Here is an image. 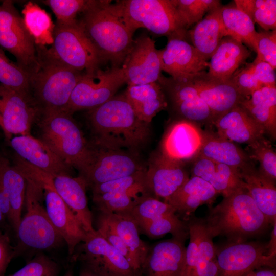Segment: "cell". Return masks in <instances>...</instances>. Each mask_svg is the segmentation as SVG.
<instances>
[{
	"instance_id": "1",
	"label": "cell",
	"mask_w": 276,
	"mask_h": 276,
	"mask_svg": "<svg viewBox=\"0 0 276 276\" xmlns=\"http://www.w3.org/2000/svg\"><path fill=\"white\" fill-rule=\"evenodd\" d=\"M88 117L98 145L137 153L150 139V124L137 117L124 94L88 110Z\"/></svg>"
},
{
	"instance_id": "2",
	"label": "cell",
	"mask_w": 276,
	"mask_h": 276,
	"mask_svg": "<svg viewBox=\"0 0 276 276\" xmlns=\"http://www.w3.org/2000/svg\"><path fill=\"white\" fill-rule=\"evenodd\" d=\"M209 208L203 220L213 238L221 236L227 242L247 241L265 233L271 225L246 188L224 197L217 205Z\"/></svg>"
},
{
	"instance_id": "3",
	"label": "cell",
	"mask_w": 276,
	"mask_h": 276,
	"mask_svg": "<svg viewBox=\"0 0 276 276\" xmlns=\"http://www.w3.org/2000/svg\"><path fill=\"white\" fill-rule=\"evenodd\" d=\"M77 18L105 62L121 67L134 40L133 33L118 14L110 1L91 0Z\"/></svg>"
},
{
	"instance_id": "4",
	"label": "cell",
	"mask_w": 276,
	"mask_h": 276,
	"mask_svg": "<svg viewBox=\"0 0 276 276\" xmlns=\"http://www.w3.org/2000/svg\"><path fill=\"white\" fill-rule=\"evenodd\" d=\"M36 49L38 65L31 74L30 95L41 116L66 112L72 93L84 72L63 64L44 46L36 45Z\"/></svg>"
},
{
	"instance_id": "5",
	"label": "cell",
	"mask_w": 276,
	"mask_h": 276,
	"mask_svg": "<svg viewBox=\"0 0 276 276\" xmlns=\"http://www.w3.org/2000/svg\"><path fill=\"white\" fill-rule=\"evenodd\" d=\"M26 211L18 225L15 257L26 250L43 251L59 247L64 242L51 223L42 204L43 190L39 183L26 177Z\"/></svg>"
},
{
	"instance_id": "6",
	"label": "cell",
	"mask_w": 276,
	"mask_h": 276,
	"mask_svg": "<svg viewBox=\"0 0 276 276\" xmlns=\"http://www.w3.org/2000/svg\"><path fill=\"white\" fill-rule=\"evenodd\" d=\"M40 140L67 165L82 176L93 159V147L85 140L72 117L66 112L42 115Z\"/></svg>"
},
{
	"instance_id": "7",
	"label": "cell",
	"mask_w": 276,
	"mask_h": 276,
	"mask_svg": "<svg viewBox=\"0 0 276 276\" xmlns=\"http://www.w3.org/2000/svg\"><path fill=\"white\" fill-rule=\"evenodd\" d=\"M112 5L133 33L143 28L168 38H186L188 35V29L173 0H122Z\"/></svg>"
},
{
	"instance_id": "8",
	"label": "cell",
	"mask_w": 276,
	"mask_h": 276,
	"mask_svg": "<svg viewBox=\"0 0 276 276\" xmlns=\"http://www.w3.org/2000/svg\"><path fill=\"white\" fill-rule=\"evenodd\" d=\"M16 166L25 176L34 180L42 187L47 215L66 244L68 254L71 256L77 246L85 240L88 234L56 191L52 175L19 157L16 159Z\"/></svg>"
},
{
	"instance_id": "9",
	"label": "cell",
	"mask_w": 276,
	"mask_h": 276,
	"mask_svg": "<svg viewBox=\"0 0 276 276\" xmlns=\"http://www.w3.org/2000/svg\"><path fill=\"white\" fill-rule=\"evenodd\" d=\"M53 39L49 53L70 68L89 73L105 62L77 19L68 23L56 21Z\"/></svg>"
},
{
	"instance_id": "10",
	"label": "cell",
	"mask_w": 276,
	"mask_h": 276,
	"mask_svg": "<svg viewBox=\"0 0 276 276\" xmlns=\"http://www.w3.org/2000/svg\"><path fill=\"white\" fill-rule=\"evenodd\" d=\"M126 83L122 66H112L92 73H84L75 87L66 112L73 114L82 110H91L107 102Z\"/></svg>"
},
{
	"instance_id": "11",
	"label": "cell",
	"mask_w": 276,
	"mask_h": 276,
	"mask_svg": "<svg viewBox=\"0 0 276 276\" xmlns=\"http://www.w3.org/2000/svg\"><path fill=\"white\" fill-rule=\"evenodd\" d=\"M0 47L14 56L30 75L38 65L36 45L12 1L0 4Z\"/></svg>"
},
{
	"instance_id": "12",
	"label": "cell",
	"mask_w": 276,
	"mask_h": 276,
	"mask_svg": "<svg viewBox=\"0 0 276 276\" xmlns=\"http://www.w3.org/2000/svg\"><path fill=\"white\" fill-rule=\"evenodd\" d=\"M219 276H244L262 267L275 268L276 257L268 255L267 243L227 242L216 248Z\"/></svg>"
},
{
	"instance_id": "13",
	"label": "cell",
	"mask_w": 276,
	"mask_h": 276,
	"mask_svg": "<svg viewBox=\"0 0 276 276\" xmlns=\"http://www.w3.org/2000/svg\"><path fill=\"white\" fill-rule=\"evenodd\" d=\"M90 164L81 176L87 186L110 181L146 170L136 152L94 144Z\"/></svg>"
},
{
	"instance_id": "14",
	"label": "cell",
	"mask_w": 276,
	"mask_h": 276,
	"mask_svg": "<svg viewBox=\"0 0 276 276\" xmlns=\"http://www.w3.org/2000/svg\"><path fill=\"white\" fill-rule=\"evenodd\" d=\"M165 95L168 106L180 118L200 126H213L212 112L189 78L174 79L162 75L157 82Z\"/></svg>"
},
{
	"instance_id": "15",
	"label": "cell",
	"mask_w": 276,
	"mask_h": 276,
	"mask_svg": "<svg viewBox=\"0 0 276 276\" xmlns=\"http://www.w3.org/2000/svg\"><path fill=\"white\" fill-rule=\"evenodd\" d=\"M39 116L30 95L0 84V127L8 140L13 135L31 134L32 126Z\"/></svg>"
},
{
	"instance_id": "16",
	"label": "cell",
	"mask_w": 276,
	"mask_h": 276,
	"mask_svg": "<svg viewBox=\"0 0 276 276\" xmlns=\"http://www.w3.org/2000/svg\"><path fill=\"white\" fill-rule=\"evenodd\" d=\"M71 259L95 266L108 276H136L127 259L96 231L88 234L76 248Z\"/></svg>"
},
{
	"instance_id": "17",
	"label": "cell",
	"mask_w": 276,
	"mask_h": 276,
	"mask_svg": "<svg viewBox=\"0 0 276 276\" xmlns=\"http://www.w3.org/2000/svg\"><path fill=\"white\" fill-rule=\"evenodd\" d=\"M122 67L128 85L157 82L162 74L160 50L155 41L146 35L134 40Z\"/></svg>"
},
{
	"instance_id": "18",
	"label": "cell",
	"mask_w": 276,
	"mask_h": 276,
	"mask_svg": "<svg viewBox=\"0 0 276 276\" xmlns=\"http://www.w3.org/2000/svg\"><path fill=\"white\" fill-rule=\"evenodd\" d=\"M183 164L161 152L153 154L145 174V185L151 196L167 202L190 177Z\"/></svg>"
},
{
	"instance_id": "19",
	"label": "cell",
	"mask_w": 276,
	"mask_h": 276,
	"mask_svg": "<svg viewBox=\"0 0 276 276\" xmlns=\"http://www.w3.org/2000/svg\"><path fill=\"white\" fill-rule=\"evenodd\" d=\"M187 78L192 82L199 96L210 108L214 122L239 105L246 98L231 78L228 79L216 78L203 71Z\"/></svg>"
},
{
	"instance_id": "20",
	"label": "cell",
	"mask_w": 276,
	"mask_h": 276,
	"mask_svg": "<svg viewBox=\"0 0 276 276\" xmlns=\"http://www.w3.org/2000/svg\"><path fill=\"white\" fill-rule=\"evenodd\" d=\"M185 242L172 237L149 246L136 276H180L185 260Z\"/></svg>"
},
{
	"instance_id": "21",
	"label": "cell",
	"mask_w": 276,
	"mask_h": 276,
	"mask_svg": "<svg viewBox=\"0 0 276 276\" xmlns=\"http://www.w3.org/2000/svg\"><path fill=\"white\" fill-rule=\"evenodd\" d=\"M203 140V131L190 121L179 119L169 127L163 139L161 152L184 164L197 157Z\"/></svg>"
},
{
	"instance_id": "22",
	"label": "cell",
	"mask_w": 276,
	"mask_h": 276,
	"mask_svg": "<svg viewBox=\"0 0 276 276\" xmlns=\"http://www.w3.org/2000/svg\"><path fill=\"white\" fill-rule=\"evenodd\" d=\"M160 56L162 71L174 79H186L208 67V61L185 38H168Z\"/></svg>"
},
{
	"instance_id": "23",
	"label": "cell",
	"mask_w": 276,
	"mask_h": 276,
	"mask_svg": "<svg viewBox=\"0 0 276 276\" xmlns=\"http://www.w3.org/2000/svg\"><path fill=\"white\" fill-rule=\"evenodd\" d=\"M10 145L18 157L53 176L72 175V168L67 165L40 139L31 134L11 137Z\"/></svg>"
},
{
	"instance_id": "24",
	"label": "cell",
	"mask_w": 276,
	"mask_h": 276,
	"mask_svg": "<svg viewBox=\"0 0 276 276\" xmlns=\"http://www.w3.org/2000/svg\"><path fill=\"white\" fill-rule=\"evenodd\" d=\"M218 195L206 181L198 177L190 176L166 203L175 209L181 219L187 221L200 206H212Z\"/></svg>"
},
{
	"instance_id": "25",
	"label": "cell",
	"mask_w": 276,
	"mask_h": 276,
	"mask_svg": "<svg viewBox=\"0 0 276 276\" xmlns=\"http://www.w3.org/2000/svg\"><path fill=\"white\" fill-rule=\"evenodd\" d=\"M56 191L72 211L87 234H95L91 212L88 205L86 183L81 176H52Z\"/></svg>"
},
{
	"instance_id": "26",
	"label": "cell",
	"mask_w": 276,
	"mask_h": 276,
	"mask_svg": "<svg viewBox=\"0 0 276 276\" xmlns=\"http://www.w3.org/2000/svg\"><path fill=\"white\" fill-rule=\"evenodd\" d=\"M213 126L220 137L247 145L254 143L265 133L263 128L240 105L217 119Z\"/></svg>"
},
{
	"instance_id": "27",
	"label": "cell",
	"mask_w": 276,
	"mask_h": 276,
	"mask_svg": "<svg viewBox=\"0 0 276 276\" xmlns=\"http://www.w3.org/2000/svg\"><path fill=\"white\" fill-rule=\"evenodd\" d=\"M192 162L191 176H197L206 181L223 197L240 189L246 188L239 171L234 168L200 155Z\"/></svg>"
},
{
	"instance_id": "28",
	"label": "cell",
	"mask_w": 276,
	"mask_h": 276,
	"mask_svg": "<svg viewBox=\"0 0 276 276\" xmlns=\"http://www.w3.org/2000/svg\"><path fill=\"white\" fill-rule=\"evenodd\" d=\"M250 55L251 51L242 42L230 36H225L209 59L208 73L216 78L228 79Z\"/></svg>"
},
{
	"instance_id": "29",
	"label": "cell",
	"mask_w": 276,
	"mask_h": 276,
	"mask_svg": "<svg viewBox=\"0 0 276 276\" xmlns=\"http://www.w3.org/2000/svg\"><path fill=\"white\" fill-rule=\"evenodd\" d=\"M239 171L249 195L273 226L276 224L275 182L261 174L254 162Z\"/></svg>"
},
{
	"instance_id": "30",
	"label": "cell",
	"mask_w": 276,
	"mask_h": 276,
	"mask_svg": "<svg viewBox=\"0 0 276 276\" xmlns=\"http://www.w3.org/2000/svg\"><path fill=\"white\" fill-rule=\"evenodd\" d=\"M220 6L208 12L188 31L193 46L208 61L221 40L228 36L221 15Z\"/></svg>"
},
{
	"instance_id": "31",
	"label": "cell",
	"mask_w": 276,
	"mask_h": 276,
	"mask_svg": "<svg viewBox=\"0 0 276 276\" xmlns=\"http://www.w3.org/2000/svg\"><path fill=\"white\" fill-rule=\"evenodd\" d=\"M199 155L238 171L254 162L245 151L235 143L210 130L203 131V140Z\"/></svg>"
},
{
	"instance_id": "32",
	"label": "cell",
	"mask_w": 276,
	"mask_h": 276,
	"mask_svg": "<svg viewBox=\"0 0 276 276\" xmlns=\"http://www.w3.org/2000/svg\"><path fill=\"white\" fill-rule=\"evenodd\" d=\"M241 106L273 140L276 137V86H263L245 98Z\"/></svg>"
},
{
	"instance_id": "33",
	"label": "cell",
	"mask_w": 276,
	"mask_h": 276,
	"mask_svg": "<svg viewBox=\"0 0 276 276\" xmlns=\"http://www.w3.org/2000/svg\"><path fill=\"white\" fill-rule=\"evenodd\" d=\"M124 94L137 117L147 123L168 107L165 95L158 82L128 85Z\"/></svg>"
},
{
	"instance_id": "34",
	"label": "cell",
	"mask_w": 276,
	"mask_h": 276,
	"mask_svg": "<svg viewBox=\"0 0 276 276\" xmlns=\"http://www.w3.org/2000/svg\"><path fill=\"white\" fill-rule=\"evenodd\" d=\"M0 182L10 201L12 210L11 227L16 234L22 217L27 180L16 166H11L5 159L0 157Z\"/></svg>"
},
{
	"instance_id": "35",
	"label": "cell",
	"mask_w": 276,
	"mask_h": 276,
	"mask_svg": "<svg viewBox=\"0 0 276 276\" xmlns=\"http://www.w3.org/2000/svg\"><path fill=\"white\" fill-rule=\"evenodd\" d=\"M100 214L113 226L128 248L134 261L137 273L149 246L140 238L136 223L125 213L100 212Z\"/></svg>"
},
{
	"instance_id": "36",
	"label": "cell",
	"mask_w": 276,
	"mask_h": 276,
	"mask_svg": "<svg viewBox=\"0 0 276 276\" xmlns=\"http://www.w3.org/2000/svg\"><path fill=\"white\" fill-rule=\"evenodd\" d=\"M221 15L228 36L256 52L258 32L249 16L236 6H222Z\"/></svg>"
},
{
	"instance_id": "37",
	"label": "cell",
	"mask_w": 276,
	"mask_h": 276,
	"mask_svg": "<svg viewBox=\"0 0 276 276\" xmlns=\"http://www.w3.org/2000/svg\"><path fill=\"white\" fill-rule=\"evenodd\" d=\"M21 13L26 28L35 44L52 45L55 24L50 14L31 1L25 4Z\"/></svg>"
},
{
	"instance_id": "38",
	"label": "cell",
	"mask_w": 276,
	"mask_h": 276,
	"mask_svg": "<svg viewBox=\"0 0 276 276\" xmlns=\"http://www.w3.org/2000/svg\"><path fill=\"white\" fill-rule=\"evenodd\" d=\"M187 222L189 242L186 247L185 264L180 276H192L200 264L216 258L214 255L199 247L201 234L204 225L203 219L192 215Z\"/></svg>"
},
{
	"instance_id": "39",
	"label": "cell",
	"mask_w": 276,
	"mask_h": 276,
	"mask_svg": "<svg viewBox=\"0 0 276 276\" xmlns=\"http://www.w3.org/2000/svg\"><path fill=\"white\" fill-rule=\"evenodd\" d=\"M148 196H151L144 191L117 192L93 195V201L99 212H127Z\"/></svg>"
},
{
	"instance_id": "40",
	"label": "cell",
	"mask_w": 276,
	"mask_h": 276,
	"mask_svg": "<svg viewBox=\"0 0 276 276\" xmlns=\"http://www.w3.org/2000/svg\"><path fill=\"white\" fill-rule=\"evenodd\" d=\"M137 225L140 233L153 239L160 238L168 234L185 241L189 238L187 222L181 219L177 214L137 224Z\"/></svg>"
},
{
	"instance_id": "41",
	"label": "cell",
	"mask_w": 276,
	"mask_h": 276,
	"mask_svg": "<svg viewBox=\"0 0 276 276\" xmlns=\"http://www.w3.org/2000/svg\"><path fill=\"white\" fill-rule=\"evenodd\" d=\"M234 2L264 30L276 29L275 0H235Z\"/></svg>"
},
{
	"instance_id": "42",
	"label": "cell",
	"mask_w": 276,
	"mask_h": 276,
	"mask_svg": "<svg viewBox=\"0 0 276 276\" xmlns=\"http://www.w3.org/2000/svg\"><path fill=\"white\" fill-rule=\"evenodd\" d=\"M245 152L253 162H258L260 172L275 182L276 153L269 140L264 136L247 145Z\"/></svg>"
},
{
	"instance_id": "43",
	"label": "cell",
	"mask_w": 276,
	"mask_h": 276,
	"mask_svg": "<svg viewBox=\"0 0 276 276\" xmlns=\"http://www.w3.org/2000/svg\"><path fill=\"white\" fill-rule=\"evenodd\" d=\"M31 75L11 61L0 48V84L13 90L29 94Z\"/></svg>"
},
{
	"instance_id": "44",
	"label": "cell",
	"mask_w": 276,
	"mask_h": 276,
	"mask_svg": "<svg viewBox=\"0 0 276 276\" xmlns=\"http://www.w3.org/2000/svg\"><path fill=\"white\" fill-rule=\"evenodd\" d=\"M122 213L128 214L136 224L176 214L172 205L152 196L143 198L130 211Z\"/></svg>"
},
{
	"instance_id": "45",
	"label": "cell",
	"mask_w": 276,
	"mask_h": 276,
	"mask_svg": "<svg viewBox=\"0 0 276 276\" xmlns=\"http://www.w3.org/2000/svg\"><path fill=\"white\" fill-rule=\"evenodd\" d=\"M187 29L211 10L221 6L219 0H173Z\"/></svg>"
},
{
	"instance_id": "46",
	"label": "cell",
	"mask_w": 276,
	"mask_h": 276,
	"mask_svg": "<svg viewBox=\"0 0 276 276\" xmlns=\"http://www.w3.org/2000/svg\"><path fill=\"white\" fill-rule=\"evenodd\" d=\"M145 170L110 181L94 185L89 187L93 195L133 191H144L149 193L145 182Z\"/></svg>"
},
{
	"instance_id": "47",
	"label": "cell",
	"mask_w": 276,
	"mask_h": 276,
	"mask_svg": "<svg viewBox=\"0 0 276 276\" xmlns=\"http://www.w3.org/2000/svg\"><path fill=\"white\" fill-rule=\"evenodd\" d=\"M60 266L42 253L37 254L21 268L7 276H59Z\"/></svg>"
},
{
	"instance_id": "48",
	"label": "cell",
	"mask_w": 276,
	"mask_h": 276,
	"mask_svg": "<svg viewBox=\"0 0 276 276\" xmlns=\"http://www.w3.org/2000/svg\"><path fill=\"white\" fill-rule=\"evenodd\" d=\"M91 0H45L42 3L49 6L62 23L72 22L88 7Z\"/></svg>"
},
{
	"instance_id": "49",
	"label": "cell",
	"mask_w": 276,
	"mask_h": 276,
	"mask_svg": "<svg viewBox=\"0 0 276 276\" xmlns=\"http://www.w3.org/2000/svg\"><path fill=\"white\" fill-rule=\"evenodd\" d=\"M257 56L255 60L263 61L276 68V30L258 32L256 38Z\"/></svg>"
},
{
	"instance_id": "50",
	"label": "cell",
	"mask_w": 276,
	"mask_h": 276,
	"mask_svg": "<svg viewBox=\"0 0 276 276\" xmlns=\"http://www.w3.org/2000/svg\"><path fill=\"white\" fill-rule=\"evenodd\" d=\"M96 230L127 259L137 273L134 261L128 248L113 226L100 214L98 219L97 229Z\"/></svg>"
},
{
	"instance_id": "51",
	"label": "cell",
	"mask_w": 276,
	"mask_h": 276,
	"mask_svg": "<svg viewBox=\"0 0 276 276\" xmlns=\"http://www.w3.org/2000/svg\"><path fill=\"white\" fill-rule=\"evenodd\" d=\"M231 78L245 98L263 86L256 78L248 63L239 68Z\"/></svg>"
},
{
	"instance_id": "52",
	"label": "cell",
	"mask_w": 276,
	"mask_h": 276,
	"mask_svg": "<svg viewBox=\"0 0 276 276\" xmlns=\"http://www.w3.org/2000/svg\"><path fill=\"white\" fill-rule=\"evenodd\" d=\"M248 64L256 78L263 86H276L275 70L269 64L256 60Z\"/></svg>"
},
{
	"instance_id": "53",
	"label": "cell",
	"mask_w": 276,
	"mask_h": 276,
	"mask_svg": "<svg viewBox=\"0 0 276 276\" xmlns=\"http://www.w3.org/2000/svg\"><path fill=\"white\" fill-rule=\"evenodd\" d=\"M14 257V246L10 236L0 233V276H6L7 267Z\"/></svg>"
},
{
	"instance_id": "54",
	"label": "cell",
	"mask_w": 276,
	"mask_h": 276,
	"mask_svg": "<svg viewBox=\"0 0 276 276\" xmlns=\"http://www.w3.org/2000/svg\"><path fill=\"white\" fill-rule=\"evenodd\" d=\"M219 268L216 258L200 264L192 276H219Z\"/></svg>"
},
{
	"instance_id": "55",
	"label": "cell",
	"mask_w": 276,
	"mask_h": 276,
	"mask_svg": "<svg viewBox=\"0 0 276 276\" xmlns=\"http://www.w3.org/2000/svg\"><path fill=\"white\" fill-rule=\"evenodd\" d=\"M79 276H108L100 269L90 264L82 263Z\"/></svg>"
},
{
	"instance_id": "56",
	"label": "cell",
	"mask_w": 276,
	"mask_h": 276,
	"mask_svg": "<svg viewBox=\"0 0 276 276\" xmlns=\"http://www.w3.org/2000/svg\"><path fill=\"white\" fill-rule=\"evenodd\" d=\"M268 255L276 257V224L273 226L269 242L267 243Z\"/></svg>"
},
{
	"instance_id": "57",
	"label": "cell",
	"mask_w": 276,
	"mask_h": 276,
	"mask_svg": "<svg viewBox=\"0 0 276 276\" xmlns=\"http://www.w3.org/2000/svg\"><path fill=\"white\" fill-rule=\"evenodd\" d=\"M275 269L267 267L259 268L254 270V276H276Z\"/></svg>"
},
{
	"instance_id": "58",
	"label": "cell",
	"mask_w": 276,
	"mask_h": 276,
	"mask_svg": "<svg viewBox=\"0 0 276 276\" xmlns=\"http://www.w3.org/2000/svg\"><path fill=\"white\" fill-rule=\"evenodd\" d=\"M10 227L0 209V233L9 236V230Z\"/></svg>"
},
{
	"instance_id": "59",
	"label": "cell",
	"mask_w": 276,
	"mask_h": 276,
	"mask_svg": "<svg viewBox=\"0 0 276 276\" xmlns=\"http://www.w3.org/2000/svg\"><path fill=\"white\" fill-rule=\"evenodd\" d=\"M63 276H74L73 270L69 269Z\"/></svg>"
},
{
	"instance_id": "60",
	"label": "cell",
	"mask_w": 276,
	"mask_h": 276,
	"mask_svg": "<svg viewBox=\"0 0 276 276\" xmlns=\"http://www.w3.org/2000/svg\"><path fill=\"white\" fill-rule=\"evenodd\" d=\"M244 276H254V270L249 272L248 273L246 274Z\"/></svg>"
}]
</instances>
